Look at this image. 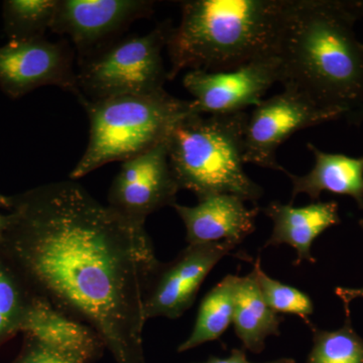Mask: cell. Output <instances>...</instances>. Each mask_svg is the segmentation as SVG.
Listing matches in <instances>:
<instances>
[{
  "mask_svg": "<svg viewBox=\"0 0 363 363\" xmlns=\"http://www.w3.org/2000/svg\"><path fill=\"white\" fill-rule=\"evenodd\" d=\"M247 112L192 114L174 126L167 138L169 166L181 190L198 200L214 194L238 196L255 203L264 194L245 171Z\"/></svg>",
  "mask_w": 363,
  "mask_h": 363,
  "instance_id": "4",
  "label": "cell"
},
{
  "mask_svg": "<svg viewBox=\"0 0 363 363\" xmlns=\"http://www.w3.org/2000/svg\"><path fill=\"white\" fill-rule=\"evenodd\" d=\"M345 0H288L277 56L281 84L342 117L363 104V44Z\"/></svg>",
  "mask_w": 363,
  "mask_h": 363,
  "instance_id": "2",
  "label": "cell"
},
{
  "mask_svg": "<svg viewBox=\"0 0 363 363\" xmlns=\"http://www.w3.org/2000/svg\"><path fill=\"white\" fill-rule=\"evenodd\" d=\"M81 353L48 345L26 336L25 347L13 363H94Z\"/></svg>",
  "mask_w": 363,
  "mask_h": 363,
  "instance_id": "23",
  "label": "cell"
},
{
  "mask_svg": "<svg viewBox=\"0 0 363 363\" xmlns=\"http://www.w3.org/2000/svg\"><path fill=\"white\" fill-rule=\"evenodd\" d=\"M167 138L123 162L109 188L107 206L135 225L145 226L150 214L177 204L181 189L169 166Z\"/></svg>",
  "mask_w": 363,
  "mask_h": 363,
  "instance_id": "8",
  "label": "cell"
},
{
  "mask_svg": "<svg viewBox=\"0 0 363 363\" xmlns=\"http://www.w3.org/2000/svg\"><path fill=\"white\" fill-rule=\"evenodd\" d=\"M231 241L188 245L169 264H162L145 303V317L178 319L187 312L210 272L238 247Z\"/></svg>",
  "mask_w": 363,
  "mask_h": 363,
  "instance_id": "12",
  "label": "cell"
},
{
  "mask_svg": "<svg viewBox=\"0 0 363 363\" xmlns=\"http://www.w3.org/2000/svg\"><path fill=\"white\" fill-rule=\"evenodd\" d=\"M308 150L314 157V166L304 176L294 175L285 171L292 181V200L298 194L309 196L312 202H318L323 192L350 196L363 210V156H346L332 154L307 143Z\"/></svg>",
  "mask_w": 363,
  "mask_h": 363,
  "instance_id": "16",
  "label": "cell"
},
{
  "mask_svg": "<svg viewBox=\"0 0 363 363\" xmlns=\"http://www.w3.org/2000/svg\"><path fill=\"white\" fill-rule=\"evenodd\" d=\"M245 200L231 194H214L195 206L177 203L176 212L186 228L188 245L231 241L240 245L255 229L259 207L247 208Z\"/></svg>",
  "mask_w": 363,
  "mask_h": 363,
  "instance_id": "13",
  "label": "cell"
},
{
  "mask_svg": "<svg viewBox=\"0 0 363 363\" xmlns=\"http://www.w3.org/2000/svg\"><path fill=\"white\" fill-rule=\"evenodd\" d=\"M58 0H7L4 2V33L9 40L45 38L51 30Z\"/></svg>",
  "mask_w": 363,
  "mask_h": 363,
  "instance_id": "19",
  "label": "cell"
},
{
  "mask_svg": "<svg viewBox=\"0 0 363 363\" xmlns=\"http://www.w3.org/2000/svg\"><path fill=\"white\" fill-rule=\"evenodd\" d=\"M337 297L342 301L344 309H345L346 316H350V305L355 298H363V288L348 289L337 288L335 290Z\"/></svg>",
  "mask_w": 363,
  "mask_h": 363,
  "instance_id": "25",
  "label": "cell"
},
{
  "mask_svg": "<svg viewBox=\"0 0 363 363\" xmlns=\"http://www.w3.org/2000/svg\"><path fill=\"white\" fill-rule=\"evenodd\" d=\"M11 198H7L6 196L0 194V208H9L11 209Z\"/></svg>",
  "mask_w": 363,
  "mask_h": 363,
  "instance_id": "29",
  "label": "cell"
},
{
  "mask_svg": "<svg viewBox=\"0 0 363 363\" xmlns=\"http://www.w3.org/2000/svg\"><path fill=\"white\" fill-rule=\"evenodd\" d=\"M281 82V64L277 55L253 60L233 70L189 71L183 79L199 114L245 112L260 104L272 86Z\"/></svg>",
  "mask_w": 363,
  "mask_h": 363,
  "instance_id": "9",
  "label": "cell"
},
{
  "mask_svg": "<svg viewBox=\"0 0 363 363\" xmlns=\"http://www.w3.org/2000/svg\"><path fill=\"white\" fill-rule=\"evenodd\" d=\"M238 278L236 274H228L207 293L200 304L193 330L187 340L179 346V353L221 338L233 323Z\"/></svg>",
  "mask_w": 363,
  "mask_h": 363,
  "instance_id": "18",
  "label": "cell"
},
{
  "mask_svg": "<svg viewBox=\"0 0 363 363\" xmlns=\"http://www.w3.org/2000/svg\"><path fill=\"white\" fill-rule=\"evenodd\" d=\"M90 123L89 142L72 169L78 180L109 162H125L156 147L179 121L196 111L192 100L166 90L149 95H125L101 100L79 98Z\"/></svg>",
  "mask_w": 363,
  "mask_h": 363,
  "instance_id": "5",
  "label": "cell"
},
{
  "mask_svg": "<svg viewBox=\"0 0 363 363\" xmlns=\"http://www.w3.org/2000/svg\"><path fill=\"white\" fill-rule=\"evenodd\" d=\"M348 9L359 20L363 18V0H345Z\"/></svg>",
  "mask_w": 363,
  "mask_h": 363,
  "instance_id": "26",
  "label": "cell"
},
{
  "mask_svg": "<svg viewBox=\"0 0 363 363\" xmlns=\"http://www.w3.org/2000/svg\"><path fill=\"white\" fill-rule=\"evenodd\" d=\"M155 6L150 0H58L51 30L68 35L82 59L133 21L149 18Z\"/></svg>",
  "mask_w": 363,
  "mask_h": 363,
  "instance_id": "11",
  "label": "cell"
},
{
  "mask_svg": "<svg viewBox=\"0 0 363 363\" xmlns=\"http://www.w3.org/2000/svg\"><path fill=\"white\" fill-rule=\"evenodd\" d=\"M252 274L262 297L272 311L277 314L296 315L304 320L310 327L313 326L309 317L314 312V305L309 295L267 276L260 266L259 257L253 264Z\"/></svg>",
  "mask_w": 363,
  "mask_h": 363,
  "instance_id": "21",
  "label": "cell"
},
{
  "mask_svg": "<svg viewBox=\"0 0 363 363\" xmlns=\"http://www.w3.org/2000/svg\"><path fill=\"white\" fill-rule=\"evenodd\" d=\"M284 317L272 311L262 297L252 272L238 278L234 297L233 323L245 350L260 353L269 336L279 335Z\"/></svg>",
  "mask_w": 363,
  "mask_h": 363,
  "instance_id": "17",
  "label": "cell"
},
{
  "mask_svg": "<svg viewBox=\"0 0 363 363\" xmlns=\"http://www.w3.org/2000/svg\"><path fill=\"white\" fill-rule=\"evenodd\" d=\"M21 331L28 337L62 350L81 353L95 362L106 350L104 341L91 327L60 311L37 295L26 312Z\"/></svg>",
  "mask_w": 363,
  "mask_h": 363,
  "instance_id": "15",
  "label": "cell"
},
{
  "mask_svg": "<svg viewBox=\"0 0 363 363\" xmlns=\"http://www.w3.org/2000/svg\"><path fill=\"white\" fill-rule=\"evenodd\" d=\"M9 215L0 214V238L2 234L6 231L7 225H9Z\"/></svg>",
  "mask_w": 363,
  "mask_h": 363,
  "instance_id": "28",
  "label": "cell"
},
{
  "mask_svg": "<svg viewBox=\"0 0 363 363\" xmlns=\"http://www.w3.org/2000/svg\"><path fill=\"white\" fill-rule=\"evenodd\" d=\"M303 93L284 88L283 92L262 99L248 114L245 135V162L262 168L284 172L277 161V152L294 133L341 118Z\"/></svg>",
  "mask_w": 363,
  "mask_h": 363,
  "instance_id": "7",
  "label": "cell"
},
{
  "mask_svg": "<svg viewBox=\"0 0 363 363\" xmlns=\"http://www.w3.org/2000/svg\"><path fill=\"white\" fill-rule=\"evenodd\" d=\"M73 63L66 40H9L0 47V88L13 99L43 86H57L78 96Z\"/></svg>",
  "mask_w": 363,
  "mask_h": 363,
  "instance_id": "10",
  "label": "cell"
},
{
  "mask_svg": "<svg viewBox=\"0 0 363 363\" xmlns=\"http://www.w3.org/2000/svg\"><path fill=\"white\" fill-rule=\"evenodd\" d=\"M35 294L28 297L18 279L0 266V344L21 331L26 312Z\"/></svg>",
  "mask_w": 363,
  "mask_h": 363,
  "instance_id": "22",
  "label": "cell"
},
{
  "mask_svg": "<svg viewBox=\"0 0 363 363\" xmlns=\"http://www.w3.org/2000/svg\"><path fill=\"white\" fill-rule=\"evenodd\" d=\"M347 121H350V123L353 124H360L363 121V104L362 106L360 107L359 109L355 113H353L352 116L348 117Z\"/></svg>",
  "mask_w": 363,
  "mask_h": 363,
  "instance_id": "27",
  "label": "cell"
},
{
  "mask_svg": "<svg viewBox=\"0 0 363 363\" xmlns=\"http://www.w3.org/2000/svg\"><path fill=\"white\" fill-rule=\"evenodd\" d=\"M288 0H187L167 50L169 79L180 72L233 70L277 55Z\"/></svg>",
  "mask_w": 363,
  "mask_h": 363,
  "instance_id": "3",
  "label": "cell"
},
{
  "mask_svg": "<svg viewBox=\"0 0 363 363\" xmlns=\"http://www.w3.org/2000/svg\"><path fill=\"white\" fill-rule=\"evenodd\" d=\"M359 225L362 226L363 229V219H362V220H359Z\"/></svg>",
  "mask_w": 363,
  "mask_h": 363,
  "instance_id": "30",
  "label": "cell"
},
{
  "mask_svg": "<svg viewBox=\"0 0 363 363\" xmlns=\"http://www.w3.org/2000/svg\"><path fill=\"white\" fill-rule=\"evenodd\" d=\"M11 203L0 240L33 293L91 327L116 363H147L145 303L162 262L145 226L71 179Z\"/></svg>",
  "mask_w": 363,
  "mask_h": 363,
  "instance_id": "1",
  "label": "cell"
},
{
  "mask_svg": "<svg viewBox=\"0 0 363 363\" xmlns=\"http://www.w3.org/2000/svg\"><path fill=\"white\" fill-rule=\"evenodd\" d=\"M311 329L313 347L307 363H363V338L353 329L350 316L338 330Z\"/></svg>",
  "mask_w": 363,
  "mask_h": 363,
  "instance_id": "20",
  "label": "cell"
},
{
  "mask_svg": "<svg viewBox=\"0 0 363 363\" xmlns=\"http://www.w3.org/2000/svg\"><path fill=\"white\" fill-rule=\"evenodd\" d=\"M272 219L274 229L264 247L289 245L297 252L295 266L303 260L315 264L311 247L313 242L327 229L340 224L337 202H312L303 207H294L292 203L283 204L272 201L264 209Z\"/></svg>",
  "mask_w": 363,
  "mask_h": 363,
  "instance_id": "14",
  "label": "cell"
},
{
  "mask_svg": "<svg viewBox=\"0 0 363 363\" xmlns=\"http://www.w3.org/2000/svg\"><path fill=\"white\" fill-rule=\"evenodd\" d=\"M172 28L171 21H164L147 35L112 40L81 59L77 70L78 99L101 100L164 91L169 72L164 67L162 50Z\"/></svg>",
  "mask_w": 363,
  "mask_h": 363,
  "instance_id": "6",
  "label": "cell"
},
{
  "mask_svg": "<svg viewBox=\"0 0 363 363\" xmlns=\"http://www.w3.org/2000/svg\"><path fill=\"white\" fill-rule=\"evenodd\" d=\"M295 360L292 358H281V359L274 360L266 363H295ZM195 363H252L248 362L247 353L245 350H231L230 357L227 358H220L216 357H210L206 362H195Z\"/></svg>",
  "mask_w": 363,
  "mask_h": 363,
  "instance_id": "24",
  "label": "cell"
}]
</instances>
